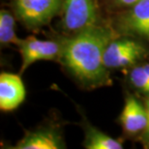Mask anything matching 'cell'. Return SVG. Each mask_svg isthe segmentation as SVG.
<instances>
[{
  "instance_id": "cell-7",
  "label": "cell",
  "mask_w": 149,
  "mask_h": 149,
  "mask_svg": "<svg viewBox=\"0 0 149 149\" xmlns=\"http://www.w3.org/2000/svg\"><path fill=\"white\" fill-rule=\"evenodd\" d=\"M25 87L19 74L1 73L0 74V109L12 111L19 108L25 99Z\"/></svg>"
},
{
  "instance_id": "cell-9",
  "label": "cell",
  "mask_w": 149,
  "mask_h": 149,
  "mask_svg": "<svg viewBox=\"0 0 149 149\" xmlns=\"http://www.w3.org/2000/svg\"><path fill=\"white\" fill-rule=\"evenodd\" d=\"M119 119L123 130L128 135H141L147 126L146 108L134 96L128 95Z\"/></svg>"
},
{
  "instance_id": "cell-5",
  "label": "cell",
  "mask_w": 149,
  "mask_h": 149,
  "mask_svg": "<svg viewBox=\"0 0 149 149\" xmlns=\"http://www.w3.org/2000/svg\"><path fill=\"white\" fill-rule=\"evenodd\" d=\"M97 24L93 0H63V25L70 32H79Z\"/></svg>"
},
{
  "instance_id": "cell-11",
  "label": "cell",
  "mask_w": 149,
  "mask_h": 149,
  "mask_svg": "<svg viewBox=\"0 0 149 149\" xmlns=\"http://www.w3.org/2000/svg\"><path fill=\"white\" fill-rule=\"evenodd\" d=\"M15 19L7 10L0 11V44L6 46L8 44L17 45L19 38L16 34Z\"/></svg>"
},
{
  "instance_id": "cell-2",
  "label": "cell",
  "mask_w": 149,
  "mask_h": 149,
  "mask_svg": "<svg viewBox=\"0 0 149 149\" xmlns=\"http://www.w3.org/2000/svg\"><path fill=\"white\" fill-rule=\"evenodd\" d=\"M63 8V0H15L17 19L29 28L49 23Z\"/></svg>"
},
{
  "instance_id": "cell-8",
  "label": "cell",
  "mask_w": 149,
  "mask_h": 149,
  "mask_svg": "<svg viewBox=\"0 0 149 149\" xmlns=\"http://www.w3.org/2000/svg\"><path fill=\"white\" fill-rule=\"evenodd\" d=\"M15 149H62L66 148L63 138L53 128L28 131L13 147Z\"/></svg>"
},
{
  "instance_id": "cell-1",
  "label": "cell",
  "mask_w": 149,
  "mask_h": 149,
  "mask_svg": "<svg viewBox=\"0 0 149 149\" xmlns=\"http://www.w3.org/2000/svg\"><path fill=\"white\" fill-rule=\"evenodd\" d=\"M115 38V32L111 28L92 25L62 42L59 60L88 87L105 85L111 80L104 63V55L108 45Z\"/></svg>"
},
{
  "instance_id": "cell-3",
  "label": "cell",
  "mask_w": 149,
  "mask_h": 149,
  "mask_svg": "<svg viewBox=\"0 0 149 149\" xmlns=\"http://www.w3.org/2000/svg\"><path fill=\"white\" fill-rule=\"evenodd\" d=\"M148 54L143 45L132 39H113L108 45L104 55V63L108 70L130 67Z\"/></svg>"
},
{
  "instance_id": "cell-10",
  "label": "cell",
  "mask_w": 149,
  "mask_h": 149,
  "mask_svg": "<svg viewBox=\"0 0 149 149\" xmlns=\"http://www.w3.org/2000/svg\"><path fill=\"white\" fill-rule=\"evenodd\" d=\"M84 147L87 149H122L121 141L113 139L102 131L86 123L84 125Z\"/></svg>"
},
{
  "instance_id": "cell-13",
  "label": "cell",
  "mask_w": 149,
  "mask_h": 149,
  "mask_svg": "<svg viewBox=\"0 0 149 149\" xmlns=\"http://www.w3.org/2000/svg\"><path fill=\"white\" fill-rule=\"evenodd\" d=\"M145 108H146V111H147V126L145 128V130L143 131V133L141 135V141L142 145L145 148H149V96L147 97L146 102H145Z\"/></svg>"
},
{
  "instance_id": "cell-12",
  "label": "cell",
  "mask_w": 149,
  "mask_h": 149,
  "mask_svg": "<svg viewBox=\"0 0 149 149\" xmlns=\"http://www.w3.org/2000/svg\"><path fill=\"white\" fill-rule=\"evenodd\" d=\"M129 81L141 94L149 96V63L136 65L130 71Z\"/></svg>"
},
{
  "instance_id": "cell-4",
  "label": "cell",
  "mask_w": 149,
  "mask_h": 149,
  "mask_svg": "<svg viewBox=\"0 0 149 149\" xmlns=\"http://www.w3.org/2000/svg\"><path fill=\"white\" fill-rule=\"evenodd\" d=\"M17 47L22 55V73L37 61L60 59L62 43L52 40H39L37 38L19 39Z\"/></svg>"
},
{
  "instance_id": "cell-14",
  "label": "cell",
  "mask_w": 149,
  "mask_h": 149,
  "mask_svg": "<svg viewBox=\"0 0 149 149\" xmlns=\"http://www.w3.org/2000/svg\"><path fill=\"white\" fill-rule=\"evenodd\" d=\"M116 5L120 6V7L125 8H130L133 5H135L136 3H138L139 0H112Z\"/></svg>"
},
{
  "instance_id": "cell-6",
  "label": "cell",
  "mask_w": 149,
  "mask_h": 149,
  "mask_svg": "<svg viewBox=\"0 0 149 149\" xmlns=\"http://www.w3.org/2000/svg\"><path fill=\"white\" fill-rule=\"evenodd\" d=\"M118 28L125 34L149 41V0H139L128 8V11L119 19Z\"/></svg>"
}]
</instances>
